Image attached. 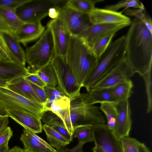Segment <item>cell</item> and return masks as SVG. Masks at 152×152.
<instances>
[{
	"instance_id": "cell-1",
	"label": "cell",
	"mask_w": 152,
	"mask_h": 152,
	"mask_svg": "<svg viewBox=\"0 0 152 152\" xmlns=\"http://www.w3.org/2000/svg\"><path fill=\"white\" fill-rule=\"evenodd\" d=\"M126 36V58L134 73L142 77L151 71L152 33L135 18Z\"/></svg>"
},
{
	"instance_id": "cell-2",
	"label": "cell",
	"mask_w": 152,
	"mask_h": 152,
	"mask_svg": "<svg viewBox=\"0 0 152 152\" xmlns=\"http://www.w3.org/2000/svg\"><path fill=\"white\" fill-rule=\"evenodd\" d=\"M98 59L91 48L78 36H71L66 61L81 88L95 67Z\"/></svg>"
},
{
	"instance_id": "cell-3",
	"label": "cell",
	"mask_w": 152,
	"mask_h": 152,
	"mask_svg": "<svg viewBox=\"0 0 152 152\" xmlns=\"http://www.w3.org/2000/svg\"><path fill=\"white\" fill-rule=\"evenodd\" d=\"M126 36H122L111 43L98 58L96 65L83 87L87 91L114 66L126 58Z\"/></svg>"
},
{
	"instance_id": "cell-4",
	"label": "cell",
	"mask_w": 152,
	"mask_h": 152,
	"mask_svg": "<svg viewBox=\"0 0 152 152\" xmlns=\"http://www.w3.org/2000/svg\"><path fill=\"white\" fill-rule=\"evenodd\" d=\"M26 62L34 71L50 63L55 55L52 33L48 27L39 39L25 50Z\"/></svg>"
},
{
	"instance_id": "cell-5",
	"label": "cell",
	"mask_w": 152,
	"mask_h": 152,
	"mask_svg": "<svg viewBox=\"0 0 152 152\" xmlns=\"http://www.w3.org/2000/svg\"><path fill=\"white\" fill-rule=\"evenodd\" d=\"M85 93H81L71 100L70 121L73 130L75 127L80 125L93 126L106 123L105 118L99 107L84 103L83 99Z\"/></svg>"
},
{
	"instance_id": "cell-6",
	"label": "cell",
	"mask_w": 152,
	"mask_h": 152,
	"mask_svg": "<svg viewBox=\"0 0 152 152\" xmlns=\"http://www.w3.org/2000/svg\"><path fill=\"white\" fill-rule=\"evenodd\" d=\"M50 63L56 74L57 89L70 100L80 96L82 88L66 61L61 57L55 55Z\"/></svg>"
},
{
	"instance_id": "cell-7",
	"label": "cell",
	"mask_w": 152,
	"mask_h": 152,
	"mask_svg": "<svg viewBox=\"0 0 152 152\" xmlns=\"http://www.w3.org/2000/svg\"><path fill=\"white\" fill-rule=\"evenodd\" d=\"M0 107L6 111L11 109L24 111L40 120L45 111L42 104L27 99L5 87L0 86Z\"/></svg>"
},
{
	"instance_id": "cell-8",
	"label": "cell",
	"mask_w": 152,
	"mask_h": 152,
	"mask_svg": "<svg viewBox=\"0 0 152 152\" xmlns=\"http://www.w3.org/2000/svg\"><path fill=\"white\" fill-rule=\"evenodd\" d=\"M134 74L133 69L125 58L114 66L90 90L111 88L131 80Z\"/></svg>"
},
{
	"instance_id": "cell-9",
	"label": "cell",
	"mask_w": 152,
	"mask_h": 152,
	"mask_svg": "<svg viewBox=\"0 0 152 152\" xmlns=\"http://www.w3.org/2000/svg\"><path fill=\"white\" fill-rule=\"evenodd\" d=\"M55 8L52 0H31L19 8L16 13L19 18L25 23L41 21L48 15L49 9Z\"/></svg>"
},
{
	"instance_id": "cell-10",
	"label": "cell",
	"mask_w": 152,
	"mask_h": 152,
	"mask_svg": "<svg viewBox=\"0 0 152 152\" xmlns=\"http://www.w3.org/2000/svg\"><path fill=\"white\" fill-rule=\"evenodd\" d=\"M57 10V18L64 23L71 36H78L91 24L88 15L77 12L66 5Z\"/></svg>"
},
{
	"instance_id": "cell-11",
	"label": "cell",
	"mask_w": 152,
	"mask_h": 152,
	"mask_svg": "<svg viewBox=\"0 0 152 152\" xmlns=\"http://www.w3.org/2000/svg\"><path fill=\"white\" fill-rule=\"evenodd\" d=\"M95 144L105 152H124L121 140L117 138L107 124L92 126Z\"/></svg>"
},
{
	"instance_id": "cell-12",
	"label": "cell",
	"mask_w": 152,
	"mask_h": 152,
	"mask_svg": "<svg viewBox=\"0 0 152 152\" xmlns=\"http://www.w3.org/2000/svg\"><path fill=\"white\" fill-rule=\"evenodd\" d=\"M50 30L53 39L55 55L62 57L66 61V57L71 35L63 22L58 18L53 19L47 24Z\"/></svg>"
},
{
	"instance_id": "cell-13",
	"label": "cell",
	"mask_w": 152,
	"mask_h": 152,
	"mask_svg": "<svg viewBox=\"0 0 152 152\" xmlns=\"http://www.w3.org/2000/svg\"><path fill=\"white\" fill-rule=\"evenodd\" d=\"M130 25L127 23L91 24L77 36L91 48L97 41L103 37L112 33H116Z\"/></svg>"
},
{
	"instance_id": "cell-14",
	"label": "cell",
	"mask_w": 152,
	"mask_h": 152,
	"mask_svg": "<svg viewBox=\"0 0 152 152\" xmlns=\"http://www.w3.org/2000/svg\"><path fill=\"white\" fill-rule=\"evenodd\" d=\"M118 114L115 127L113 130L115 137L120 140L129 136L132 120L131 110L129 100L117 103Z\"/></svg>"
},
{
	"instance_id": "cell-15",
	"label": "cell",
	"mask_w": 152,
	"mask_h": 152,
	"mask_svg": "<svg viewBox=\"0 0 152 152\" xmlns=\"http://www.w3.org/2000/svg\"><path fill=\"white\" fill-rule=\"evenodd\" d=\"M88 15L92 24H131L132 21L129 17L123 14L122 11L118 12L106 9L95 8Z\"/></svg>"
},
{
	"instance_id": "cell-16",
	"label": "cell",
	"mask_w": 152,
	"mask_h": 152,
	"mask_svg": "<svg viewBox=\"0 0 152 152\" xmlns=\"http://www.w3.org/2000/svg\"><path fill=\"white\" fill-rule=\"evenodd\" d=\"M7 115L26 129L35 133L42 132L41 120L27 112L11 109L6 111Z\"/></svg>"
},
{
	"instance_id": "cell-17",
	"label": "cell",
	"mask_w": 152,
	"mask_h": 152,
	"mask_svg": "<svg viewBox=\"0 0 152 152\" xmlns=\"http://www.w3.org/2000/svg\"><path fill=\"white\" fill-rule=\"evenodd\" d=\"M24 150L29 152H57L36 133L24 129L20 137Z\"/></svg>"
},
{
	"instance_id": "cell-18",
	"label": "cell",
	"mask_w": 152,
	"mask_h": 152,
	"mask_svg": "<svg viewBox=\"0 0 152 152\" xmlns=\"http://www.w3.org/2000/svg\"><path fill=\"white\" fill-rule=\"evenodd\" d=\"M16 10L0 7V31L13 36L25 23L18 17Z\"/></svg>"
},
{
	"instance_id": "cell-19",
	"label": "cell",
	"mask_w": 152,
	"mask_h": 152,
	"mask_svg": "<svg viewBox=\"0 0 152 152\" xmlns=\"http://www.w3.org/2000/svg\"><path fill=\"white\" fill-rule=\"evenodd\" d=\"M45 28L41 21L24 23L17 31L15 36L19 42L24 46L42 36Z\"/></svg>"
},
{
	"instance_id": "cell-20",
	"label": "cell",
	"mask_w": 152,
	"mask_h": 152,
	"mask_svg": "<svg viewBox=\"0 0 152 152\" xmlns=\"http://www.w3.org/2000/svg\"><path fill=\"white\" fill-rule=\"evenodd\" d=\"M30 73L29 69L13 60H0V79L7 82L18 77H25Z\"/></svg>"
},
{
	"instance_id": "cell-21",
	"label": "cell",
	"mask_w": 152,
	"mask_h": 152,
	"mask_svg": "<svg viewBox=\"0 0 152 152\" xmlns=\"http://www.w3.org/2000/svg\"><path fill=\"white\" fill-rule=\"evenodd\" d=\"M70 102L69 97L64 96L53 102L48 110L51 111L60 118L65 128L73 136V129L71 124L70 117Z\"/></svg>"
},
{
	"instance_id": "cell-22",
	"label": "cell",
	"mask_w": 152,
	"mask_h": 152,
	"mask_svg": "<svg viewBox=\"0 0 152 152\" xmlns=\"http://www.w3.org/2000/svg\"><path fill=\"white\" fill-rule=\"evenodd\" d=\"M5 87L27 99L42 104L30 82L24 77H18L7 82Z\"/></svg>"
},
{
	"instance_id": "cell-23",
	"label": "cell",
	"mask_w": 152,
	"mask_h": 152,
	"mask_svg": "<svg viewBox=\"0 0 152 152\" xmlns=\"http://www.w3.org/2000/svg\"><path fill=\"white\" fill-rule=\"evenodd\" d=\"M83 100L85 104L88 105L104 102L117 103L110 88L90 89L85 93Z\"/></svg>"
},
{
	"instance_id": "cell-24",
	"label": "cell",
	"mask_w": 152,
	"mask_h": 152,
	"mask_svg": "<svg viewBox=\"0 0 152 152\" xmlns=\"http://www.w3.org/2000/svg\"><path fill=\"white\" fill-rule=\"evenodd\" d=\"M5 41L12 59L22 65L26 66L25 51L15 36L4 34Z\"/></svg>"
},
{
	"instance_id": "cell-25",
	"label": "cell",
	"mask_w": 152,
	"mask_h": 152,
	"mask_svg": "<svg viewBox=\"0 0 152 152\" xmlns=\"http://www.w3.org/2000/svg\"><path fill=\"white\" fill-rule=\"evenodd\" d=\"M133 84L131 80L110 88L116 103L129 100L133 93Z\"/></svg>"
},
{
	"instance_id": "cell-26",
	"label": "cell",
	"mask_w": 152,
	"mask_h": 152,
	"mask_svg": "<svg viewBox=\"0 0 152 152\" xmlns=\"http://www.w3.org/2000/svg\"><path fill=\"white\" fill-rule=\"evenodd\" d=\"M42 127L49 144L53 147L55 148L57 150L66 147L70 143L50 126L44 124Z\"/></svg>"
},
{
	"instance_id": "cell-27",
	"label": "cell",
	"mask_w": 152,
	"mask_h": 152,
	"mask_svg": "<svg viewBox=\"0 0 152 152\" xmlns=\"http://www.w3.org/2000/svg\"><path fill=\"white\" fill-rule=\"evenodd\" d=\"M104 0H69L66 6L80 13L88 15L96 8L95 4Z\"/></svg>"
},
{
	"instance_id": "cell-28",
	"label": "cell",
	"mask_w": 152,
	"mask_h": 152,
	"mask_svg": "<svg viewBox=\"0 0 152 152\" xmlns=\"http://www.w3.org/2000/svg\"><path fill=\"white\" fill-rule=\"evenodd\" d=\"M99 108L105 116L108 127L113 131L118 114L117 103L111 102H103L100 104Z\"/></svg>"
},
{
	"instance_id": "cell-29",
	"label": "cell",
	"mask_w": 152,
	"mask_h": 152,
	"mask_svg": "<svg viewBox=\"0 0 152 152\" xmlns=\"http://www.w3.org/2000/svg\"><path fill=\"white\" fill-rule=\"evenodd\" d=\"M33 72L38 75L47 85L54 87H57V77L51 63Z\"/></svg>"
},
{
	"instance_id": "cell-30",
	"label": "cell",
	"mask_w": 152,
	"mask_h": 152,
	"mask_svg": "<svg viewBox=\"0 0 152 152\" xmlns=\"http://www.w3.org/2000/svg\"><path fill=\"white\" fill-rule=\"evenodd\" d=\"M92 126L80 125L75 127L73 133V138H77L79 142L84 144L94 141V132Z\"/></svg>"
},
{
	"instance_id": "cell-31",
	"label": "cell",
	"mask_w": 152,
	"mask_h": 152,
	"mask_svg": "<svg viewBox=\"0 0 152 152\" xmlns=\"http://www.w3.org/2000/svg\"><path fill=\"white\" fill-rule=\"evenodd\" d=\"M116 33H112L103 37L97 41L91 47L92 51L98 58L106 50Z\"/></svg>"
},
{
	"instance_id": "cell-32",
	"label": "cell",
	"mask_w": 152,
	"mask_h": 152,
	"mask_svg": "<svg viewBox=\"0 0 152 152\" xmlns=\"http://www.w3.org/2000/svg\"><path fill=\"white\" fill-rule=\"evenodd\" d=\"M125 14L128 16H134L143 23L152 33V21L151 18L148 16L145 11V9H127Z\"/></svg>"
},
{
	"instance_id": "cell-33",
	"label": "cell",
	"mask_w": 152,
	"mask_h": 152,
	"mask_svg": "<svg viewBox=\"0 0 152 152\" xmlns=\"http://www.w3.org/2000/svg\"><path fill=\"white\" fill-rule=\"evenodd\" d=\"M125 7V9L132 7L136 9H144L143 4L138 0H125L120 1L114 4L107 5L104 9L114 11H117L118 10Z\"/></svg>"
},
{
	"instance_id": "cell-34",
	"label": "cell",
	"mask_w": 152,
	"mask_h": 152,
	"mask_svg": "<svg viewBox=\"0 0 152 152\" xmlns=\"http://www.w3.org/2000/svg\"><path fill=\"white\" fill-rule=\"evenodd\" d=\"M48 102L44 106L45 111L48 110L50 105L54 101L61 99L64 96L57 88L47 85L44 89Z\"/></svg>"
},
{
	"instance_id": "cell-35",
	"label": "cell",
	"mask_w": 152,
	"mask_h": 152,
	"mask_svg": "<svg viewBox=\"0 0 152 152\" xmlns=\"http://www.w3.org/2000/svg\"><path fill=\"white\" fill-rule=\"evenodd\" d=\"M124 152H139V148L141 142L136 139L124 137L120 139Z\"/></svg>"
},
{
	"instance_id": "cell-36",
	"label": "cell",
	"mask_w": 152,
	"mask_h": 152,
	"mask_svg": "<svg viewBox=\"0 0 152 152\" xmlns=\"http://www.w3.org/2000/svg\"><path fill=\"white\" fill-rule=\"evenodd\" d=\"M151 71H150L143 75V78L145 84L146 92L147 96V112L150 113L152 110V94H151Z\"/></svg>"
},
{
	"instance_id": "cell-37",
	"label": "cell",
	"mask_w": 152,
	"mask_h": 152,
	"mask_svg": "<svg viewBox=\"0 0 152 152\" xmlns=\"http://www.w3.org/2000/svg\"><path fill=\"white\" fill-rule=\"evenodd\" d=\"M31 0H0V7L16 10Z\"/></svg>"
},
{
	"instance_id": "cell-38",
	"label": "cell",
	"mask_w": 152,
	"mask_h": 152,
	"mask_svg": "<svg viewBox=\"0 0 152 152\" xmlns=\"http://www.w3.org/2000/svg\"><path fill=\"white\" fill-rule=\"evenodd\" d=\"M12 135L11 128L7 126L0 133V148L8 146V143Z\"/></svg>"
},
{
	"instance_id": "cell-39",
	"label": "cell",
	"mask_w": 152,
	"mask_h": 152,
	"mask_svg": "<svg viewBox=\"0 0 152 152\" xmlns=\"http://www.w3.org/2000/svg\"><path fill=\"white\" fill-rule=\"evenodd\" d=\"M0 52L3 60L7 61L12 60L11 58L9 49L5 40L4 34L0 31Z\"/></svg>"
},
{
	"instance_id": "cell-40",
	"label": "cell",
	"mask_w": 152,
	"mask_h": 152,
	"mask_svg": "<svg viewBox=\"0 0 152 152\" xmlns=\"http://www.w3.org/2000/svg\"><path fill=\"white\" fill-rule=\"evenodd\" d=\"M24 78L29 82L38 86L43 89L46 86L45 83L40 78L33 72H30L28 75L24 77Z\"/></svg>"
},
{
	"instance_id": "cell-41",
	"label": "cell",
	"mask_w": 152,
	"mask_h": 152,
	"mask_svg": "<svg viewBox=\"0 0 152 152\" xmlns=\"http://www.w3.org/2000/svg\"><path fill=\"white\" fill-rule=\"evenodd\" d=\"M30 83L36 95L44 107L48 102V99L44 89L34 84Z\"/></svg>"
},
{
	"instance_id": "cell-42",
	"label": "cell",
	"mask_w": 152,
	"mask_h": 152,
	"mask_svg": "<svg viewBox=\"0 0 152 152\" xmlns=\"http://www.w3.org/2000/svg\"><path fill=\"white\" fill-rule=\"evenodd\" d=\"M69 142H70L73 140V136L71 135L66 128L61 125L50 126Z\"/></svg>"
},
{
	"instance_id": "cell-43",
	"label": "cell",
	"mask_w": 152,
	"mask_h": 152,
	"mask_svg": "<svg viewBox=\"0 0 152 152\" xmlns=\"http://www.w3.org/2000/svg\"><path fill=\"white\" fill-rule=\"evenodd\" d=\"M9 116L8 115H0V133L8 126L9 123Z\"/></svg>"
},
{
	"instance_id": "cell-44",
	"label": "cell",
	"mask_w": 152,
	"mask_h": 152,
	"mask_svg": "<svg viewBox=\"0 0 152 152\" xmlns=\"http://www.w3.org/2000/svg\"><path fill=\"white\" fill-rule=\"evenodd\" d=\"M55 8L57 10L58 9L66 5L68 0H52Z\"/></svg>"
},
{
	"instance_id": "cell-45",
	"label": "cell",
	"mask_w": 152,
	"mask_h": 152,
	"mask_svg": "<svg viewBox=\"0 0 152 152\" xmlns=\"http://www.w3.org/2000/svg\"><path fill=\"white\" fill-rule=\"evenodd\" d=\"M58 12L57 10L54 7L50 8L48 12V15L50 18L54 19L58 17Z\"/></svg>"
},
{
	"instance_id": "cell-46",
	"label": "cell",
	"mask_w": 152,
	"mask_h": 152,
	"mask_svg": "<svg viewBox=\"0 0 152 152\" xmlns=\"http://www.w3.org/2000/svg\"><path fill=\"white\" fill-rule=\"evenodd\" d=\"M84 144L81 142L79 143L74 148L68 150L67 152H83L82 148Z\"/></svg>"
},
{
	"instance_id": "cell-47",
	"label": "cell",
	"mask_w": 152,
	"mask_h": 152,
	"mask_svg": "<svg viewBox=\"0 0 152 152\" xmlns=\"http://www.w3.org/2000/svg\"><path fill=\"white\" fill-rule=\"evenodd\" d=\"M139 152H150L148 148L143 143H141L139 147Z\"/></svg>"
},
{
	"instance_id": "cell-48",
	"label": "cell",
	"mask_w": 152,
	"mask_h": 152,
	"mask_svg": "<svg viewBox=\"0 0 152 152\" xmlns=\"http://www.w3.org/2000/svg\"><path fill=\"white\" fill-rule=\"evenodd\" d=\"M8 152H25L24 149L20 147L15 146L9 150Z\"/></svg>"
},
{
	"instance_id": "cell-49",
	"label": "cell",
	"mask_w": 152,
	"mask_h": 152,
	"mask_svg": "<svg viewBox=\"0 0 152 152\" xmlns=\"http://www.w3.org/2000/svg\"><path fill=\"white\" fill-rule=\"evenodd\" d=\"M92 149L93 152H105L101 148L96 145L92 148Z\"/></svg>"
},
{
	"instance_id": "cell-50",
	"label": "cell",
	"mask_w": 152,
	"mask_h": 152,
	"mask_svg": "<svg viewBox=\"0 0 152 152\" xmlns=\"http://www.w3.org/2000/svg\"><path fill=\"white\" fill-rule=\"evenodd\" d=\"M9 150L8 146H7L0 148V152H8Z\"/></svg>"
},
{
	"instance_id": "cell-51",
	"label": "cell",
	"mask_w": 152,
	"mask_h": 152,
	"mask_svg": "<svg viewBox=\"0 0 152 152\" xmlns=\"http://www.w3.org/2000/svg\"><path fill=\"white\" fill-rule=\"evenodd\" d=\"M7 111L4 110L0 107V115L5 116L7 115Z\"/></svg>"
},
{
	"instance_id": "cell-52",
	"label": "cell",
	"mask_w": 152,
	"mask_h": 152,
	"mask_svg": "<svg viewBox=\"0 0 152 152\" xmlns=\"http://www.w3.org/2000/svg\"><path fill=\"white\" fill-rule=\"evenodd\" d=\"M7 82L0 79V86L5 87Z\"/></svg>"
},
{
	"instance_id": "cell-53",
	"label": "cell",
	"mask_w": 152,
	"mask_h": 152,
	"mask_svg": "<svg viewBox=\"0 0 152 152\" xmlns=\"http://www.w3.org/2000/svg\"><path fill=\"white\" fill-rule=\"evenodd\" d=\"M68 149L66 147L63 148L59 150H57V152H67ZM28 152H29L27 151Z\"/></svg>"
},
{
	"instance_id": "cell-54",
	"label": "cell",
	"mask_w": 152,
	"mask_h": 152,
	"mask_svg": "<svg viewBox=\"0 0 152 152\" xmlns=\"http://www.w3.org/2000/svg\"><path fill=\"white\" fill-rule=\"evenodd\" d=\"M3 59V56L1 53V52H0V60H2Z\"/></svg>"
},
{
	"instance_id": "cell-55",
	"label": "cell",
	"mask_w": 152,
	"mask_h": 152,
	"mask_svg": "<svg viewBox=\"0 0 152 152\" xmlns=\"http://www.w3.org/2000/svg\"><path fill=\"white\" fill-rule=\"evenodd\" d=\"M25 152H28L27 151H25Z\"/></svg>"
},
{
	"instance_id": "cell-56",
	"label": "cell",
	"mask_w": 152,
	"mask_h": 152,
	"mask_svg": "<svg viewBox=\"0 0 152 152\" xmlns=\"http://www.w3.org/2000/svg\"></svg>"
}]
</instances>
